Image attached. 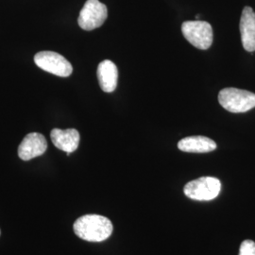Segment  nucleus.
Returning a JSON list of instances; mask_svg holds the SVG:
<instances>
[{
  "instance_id": "1",
  "label": "nucleus",
  "mask_w": 255,
  "mask_h": 255,
  "mask_svg": "<svg viewBox=\"0 0 255 255\" xmlns=\"http://www.w3.org/2000/svg\"><path fill=\"white\" fill-rule=\"evenodd\" d=\"M74 232L77 237L89 242H102L108 239L113 233L111 220L100 215H85L74 223Z\"/></svg>"
},
{
  "instance_id": "2",
  "label": "nucleus",
  "mask_w": 255,
  "mask_h": 255,
  "mask_svg": "<svg viewBox=\"0 0 255 255\" xmlns=\"http://www.w3.org/2000/svg\"><path fill=\"white\" fill-rule=\"evenodd\" d=\"M219 101L231 113H246L255 108V94L237 88H224L219 92Z\"/></svg>"
},
{
  "instance_id": "3",
  "label": "nucleus",
  "mask_w": 255,
  "mask_h": 255,
  "mask_svg": "<svg viewBox=\"0 0 255 255\" xmlns=\"http://www.w3.org/2000/svg\"><path fill=\"white\" fill-rule=\"evenodd\" d=\"M182 34L195 47L206 50L213 44V28L206 21H186L182 23Z\"/></svg>"
},
{
  "instance_id": "4",
  "label": "nucleus",
  "mask_w": 255,
  "mask_h": 255,
  "mask_svg": "<svg viewBox=\"0 0 255 255\" xmlns=\"http://www.w3.org/2000/svg\"><path fill=\"white\" fill-rule=\"evenodd\" d=\"M221 190V182L214 177H201L185 184L183 192L185 196L195 201H212L216 199Z\"/></svg>"
},
{
  "instance_id": "5",
  "label": "nucleus",
  "mask_w": 255,
  "mask_h": 255,
  "mask_svg": "<svg viewBox=\"0 0 255 255\" xmlns=\"http://www.w3.org/2000/svg\"><path fill=\"white\" fill-rule=\"evenodd\" d=\"M34 62L38 67L46 72L67 78L73 72L71 64L64 56L53 51H41L34 56Z\"/></svg>"
},
{
  "instance_id": "6",
  "label": "nucleus",
  "mask_w": 255,
  "mask_h": 255,
  "mask_svg": "<svg viewBox=\"0 0 255 255\" xmlns=\"http://www.w3.org/2000/svg\"><path fill=\"white\" fill-rule=\"evenodd\" d=\"M108 16L107 7L99 0H87L78 19L79 26L84 30L101 27Z\"/></svg>"
},
{
  "instance_id": "7",
  "label": "nucleus",
  "mask_w": 255,
  "mask_h": 255,
  "mask_svg": "<svg viewBox=\"0 0 255 255\" xmlns=\"http://www.w3.org/2000/svg\"><path fill=\"white\" fill-rule=\"evenodd\" d=\"M47 148L45 136L38 132L28 133L19 145V158L23 161H29L44 154Z\"/></svg>"
},
{
  "instance_id": "8",
  "label": "nucleus",
  "mask_w": 255,
  "mask_h": 255,
  "mask_svg": "<svg viewBox=\"0 0 255 255\" xmlns=\"http://www.w3.org/2000/svg\"><path fill=\"white\" fill-rule=\"evenodd\" d=\"M240 32L244 49L255 51V12L253 8L245 7L240 19Z\"/></svg>"
},
{
  "instance_id": "9",
  "label": "nucleus",
  "mask_w": 255,
  "mask_h": 255,
  "mask_svg": "<svg viewBox=\"0 0 255 255\" xmlns=\"http://www.w3.org/2000/svg\"><path fill=\"white\" fill-rule=\"evenodd\" d=\"M50 137L53 145L57 148L65 151L67 155L74 152L80 144V133L75 128H53L51 130Z\"/></svg>"
},
{
  "instance_id": "10",
  "label": "nucleus",
  "mask_w": 255,
  "mask_h": 255,
  "mask_svg": "<svg viewBox=\"0 0 255 255\" xmlns=\"http://www.w3.org/2000/svg\"><path fill=\"white\" fill-rule=\"evenodd\" d=\"M98 79L101 89L106 93L115 91L118 86L119 70L112 61L105 60L98 66Z\"/></svg>"
},
{
  "instance_id": "11",
  "label": "nucleus",
  "mask_w": 255,
  "mask_h": 255,
  "mask_svg": "<svg viewBox=\"0 0 255 255\" xmlns=\"http://www.w3.org/2000/svg\"><path fill=\"white\" fill-rule=\"evenodd\" d=\"M178 147L183 152L190 153H207L217 148L214 140L205 136L185 137L178 143Z\"/></svg>"
},
{
  "instance_id": "12",
  "label": "nucleus",
  "mask_w": 255,
  "mask_h": 255,
  "mask_svg": "<svg viewBox=\"0 0 255 255\" xmlns=\"http://www.w3.org/2000/svg\"><path fill=\"white\" fill-rule=\"evenodd\" d=\"M239 255H255V242L253 240H244L240 246Z\"/></svg>"
},
{
  "instance_id": "13",
  "label": "nucleus",
  "mask_w": 255,
  "mask_h": 255,
  "mask_svg": "<svg viewBox=\"0 0 255 255\" xmlns=\"http://www.w3.org/2000/svg\"><path fill=\"white\" fill-rule=\"evenodd\" d=\"M200 16H201V15H200V14H197V15H196V19L200 18Z\"/></svg>"
}]
</instances>
